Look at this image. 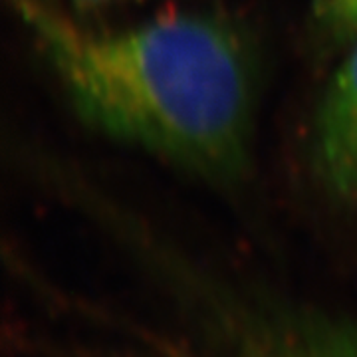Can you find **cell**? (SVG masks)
<instances>
[{
  "label": "cell",
  "instance_id": "obj_1",
  "mask_svg": "<svg viewBox=\"0 0 357 357\" xmlns=\"http://www.w3.org/2000/svg\"><path fill=\"white\" fill-rule=\"evenodd\" d=\"M8 4L88 126L206 183L243 181L262 72L238 22L199 10L98 30L62 0Z\"/></svg>",
  "mask_w": 357,
  "mask_h": 357
},
{
  "label": "cell",
  "instance_id": "obj_2",
  "mask_svg": "<svg viewBox=\"0 0 357 357\" xmlns=\"http://www.w3.org/2000/svg\"><path fill=\"white\" fill-rule=\"evenodd\" d=\"M191 292L229 357H357V312L248 300L206 274Z\"/></svg>",
  "mask_w": 357,
  "mask_h": 357
},
{
  "label": "cell",
  "instance_id": "obj_3",
  "mask_svg": "<svg viewBox=\"0 0 357 357\" xmlns=\"http://www.w3.org/2000/svg\"><path fill=\"white\" fill-rule=\"evenodd\" d=\"M312 157L321 187L357 211V36L319 98Z\"/></svg>",
  "mask_w": 357,
  "mask_h": 357
},
{
  "label": "cell",
  "instance_id": "obj_4",
  "mask_svg": "<svg viewBox=\"0 0 357 357\" xmlns=\"http://www.w3.org/2000/svg\"><path fill=\"white\" fill-rule=\"evenodd\" d=\"M316 10L333 34L357 36V0H316Z\"/></svg>",
  "mask_w": 357,
  "mask_h": 357
},
{
  "label": "cell",
  "instance_id": "obj_5",
  "mask_svg": "<svg viewBox=\"0 0 357 357\" xmlns=\"http://www.w3.org/2000/svg\"><path fill=\"white\" fill-rule=\"evenodd\" d=\"M115 2H121V0H72L74 8H82V10H96V8H103V6H109Z\"/></svg>",
  "mask_w": 357,
  "mask_h": 357
}]
</instances>
